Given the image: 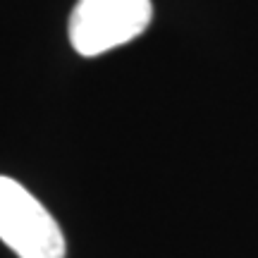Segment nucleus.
Masks as SVG:
<instances>
[{
    "label": "nucleus",
    "mask_w": 258,
    "mask_h": 258,
    "mask_svg": "<svg viewBox=\"0 0 258 258\" xmlns=\"http://www.w3.org/2000/svg\"><path fill=\"white\" fill-rule=\"evenodd\" d=\"M0 239L19 258H64L57 220L27 186L0 175Z\"/></svg>",
    "instance_id": "nucleus-2"
},
{
    "label": "nucleus",
    "mask_w": 258,
    "mask_h": 258,
    "mask_svg": "<svg viewBox=\"0 0 258 258\" xmlns=\"http://www.w3.org/2000/svg\"><path fill=\"white\" fill-rule=\"evenodd\" d=\"M151 0H79L70 15V41L84 57L134 41L151 24Z\"/></svg>",
    "instance_id": "nucleus-1"
}]
</instances>
